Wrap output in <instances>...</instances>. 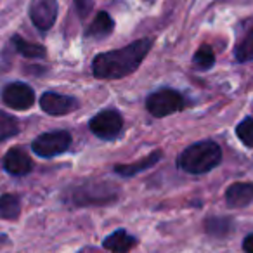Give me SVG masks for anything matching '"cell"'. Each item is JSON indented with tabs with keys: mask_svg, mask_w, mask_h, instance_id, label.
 <instances>
[{
	"mask_svg": "<svg viewBox=\"0 0 253 253\" xmlns=\"http://www.w3.org/2000/svg\"><path fill=\"white\" fill-rule=\"evenodd\" d=\"M153 47L151 39H139L122 49L97 54L92 61V73L99 80H118L134 73Z\"/></svg>",
	"mask_w": 253,
	"mask_h": 253,
	"instance_id": "1",
	"label": "cell"
},
{
	"mask_svg": "<svg viewBox=\"0 0 253 253\" xmlns=\"http://www.w3.org/2000/svg\"><path fill=\"white\" fill-rule=\"evenodd\" d=\"M120 191L109 182L99 180H85L80 184L70 186L63 194L64 203L71 207H101L118 201Z\"/></svg>",
	"mask_w": 253,
	"mask_h": 253,
	"instance_id": "2",
	"label": "cell"
},
{
	"mask_svg": "<svg viewBox=\"0 0 253 253\" xmlns=\"http://www.w3.org/2000/svg\"><path fill=\"white\" fill-rule=\"evenodd\" d=\"M222 162V149L213 141H200L186 148L177 158V167L182 172L203 175L218 167Z\"/></svg>",
	"mask_w": 253,
	"mask_h": 253,
	"instance_id": "3",
	"label": "cell"
},
{
	"mask_svg": "<svg viewBox=\"0 0 253 253\" xmlns=\"http://www.w3.org/2000/svg\"><path fill=\"white\" fill-rule=\"evenodd\" d=\"M146 108L155 118H165L173 113H179L186 108L182 94L173 88H158L156 92L148 95Z\"/></svg>",
	"mask_w": 253,
	"mask_h": 253,
	"instance_id": "4",
	"label": "cell"
},
{
	"mask_svg": "<svg viewBox=\"0 0 253 253\" xmlns=\"http://www.w3.org/2000/svg\"><path fill=\"white\" fill-rule=\"evenodd\" d=\"M71 146V134L68 130H52L40 134L32 142V149L40 158H54L63 155Z\"/></svg>",
	"mask_w": 253,
	"mask_h": 253,
	"instance_id": "5",
	"label": "cell"
},
{
	"mask_svg": "<svg viewBox=\"0 0 253 253\" xmlns=\"http://www.w3.org/2000/svg\"><path fill=\"white\" fill-rule=\"evenodd\" d=\"M88 128L102 141H115L123 130V118L116 109H104L88 122Z\"/></svg>",
	"mask_w": 253,
	"mask_h": 253,
	"instance_id": "6",
	"label": "cell"
},
{
	"mask_svg": "<svg viewBox=\"0 0 253 253\" xmlns=\"http://www.w3.org/2000/svg\"><path fill=\"white\" fill-rule=\"evenodd\" d=\"M2 101L9 108L25 111L35 104V92L30 85L23 84V82H12V84L5 85L2 90Z\"/></svg>",
	"mask_w": 253,
	"mask_h": 253,
	"instance_id": "7",
	"label": "cell"
},
{
	"mask_svg": "<svg viewBox=\"0 0 253 253\" xmlns=\"http://www.w3.org/2000/svg\"><path fill=\"white\" fill-rule=\"evenodd\" d=\"M30 18L40 32H49L57 19L56 0H33L30 5Z\"/></svg>",
	"mask_w": 253,
	"mask_h": 253,
	"instance_id": "8",
	"label": "cell"
},
{
	"mask_svg": "<svg viewBox=\"0 0 253 253\" xmlns=\"http://www.w3.org/2000/svg\"><path fill=\"white\" fill-rule=\"evenodd\" d=\"M78 99L71 97V95H63L57 92H45L40 97V108L42 111H45L47 115L52 116H61L68 115V113L78 109Z\"/></svg>",
	"mask_w": 253,
	"mask_h": 253,
	"instance_id": "9",
	"label": "cell"
},
{
	"mask_svg": "<svg viewBox=\"0 0 253 253\" xmlns=\"http://www.w3.org/2000/svg\"><path fill=\"white\" fill-rule=\"evenodd\" d=\"M4 169L7 170L11 175H16V177L28 175L33 169V162L23 149L12 148V149H9L4 156Z\"/></svg>",
	"mask_w": 253,
	"mask_h": 253,
	"instance_id": "10",
	"label": "cell"
},
{
	"mask_svg": "<svg viewBox=\"0 0 253 253\" xmlns=\"http://www.w3.org/2000/svg\"><path fill=\"white\" fill-rule=\"evenodd\" d=\"M229 208H245L253 203V182H234L225 191Z\"/></svg>",
	"mask_w": 253,
	"mask_h": 253,
	"instance_id": "11",
	"label": "cell"
},
{
	"mask_svg": "<svg viewBox=\"0 0 253 253\" xmlns=\"http://www.w3.org/2000/svg\"><path fill=\"white\" fill-rule=\"evenodd\" d=\"M137 245V238L125 231V229H118L102 241V248L108 250L111 253H128L132 248Z\"/></svg>",
	"mask_w": 253,
	"mask_h": 253,
	"instance_id": "12",
	"label": "cell"
},
{
	"mask_svg": "<svg viewBox=\"0 0 253 253\" xmlns=\"http://www.w3.org/2000/svg\"><path fill=\"white\" fill-rule=\"evenodd\" d=\"M162 156H163V153L158 149V151H153L151 155L144 156V158L139 160V162H135V163L116 165L115 167V172L118 173V175H122V177H134V175H137V173H141V172H144V170L155 167L156 163L162 160Z\"/></svg>",
	"mask_w": 253,
	"mask_h": 253,
	"instance_id": "13",
	"label": "cell"
},
{
	"mask_svg": "<svg viewBox=\"0 0 253 253\" xmlns=\"http://www.w3.org/2000/svg\"><path fill=\"white\" fill-rule=\"evenodd\" d=\"M115 30V21L111 19V16L108 12H97V16L94 18V21L90 23V26L85 32L87 39H94V40H101L109 37Z\"/></svg>",
	"mask_w": 253,
	"mask_h": 253,
	"instance_id": "14",
	"label": "cell"
},
{
	"mask_svg": "<svg viewBox=\"0 0 253 253\" xmlns=\"http://www.w3.org/2000/svg\"><path fill=\"white\" fill-rule=\"evenodd\" d=\"M232 220L229 217H210L205 222V231L213 238H225L232 232Z\"/></svg>",
	"mask_w": 253,
	"mask_h": 253,
	"instance_id": "15",
	"label": "cell"
},
{
	"mask_svg": "<svg viewBox=\"0 0 253 253\" xmlns=\"http://www.w3.org/2000/svg\"><path fill=\"white\" fill-rule=\"evenodd\" d=\"M12 43H14L16 50H18L21 56L28 57V59H42L45 57V49L39 43H33V42H28V40L21 39V37H12Z\"/></svg>",
	"mask_w": 253,
	"mask_h": 253,
	"instance_id": "16",
	"label": "cell"
},
{
	"mask_svg": "<svg viewBox=\"0 0 253 253\" xmlns=\"http://www.w3.org/2000/svg\"><path fill=\"white\" fill-rule=\"evenodd\" d=\"M21 213V201L16 194H4L0 198V217L5 220H16Z\"/></svg>",
	"mask_w": 253,
	"mask_h": 253,
	"instance_id": "17",
	"label": "cell"
},
{
	"mask_svg": "<svg viewBox=\"0 0 253 253\" xmlns=\"http://www.w3.org/2000/svg\"><path fill=\"white\" fill-rule=\"evenodd\" d=\"M19 132V123L14 116L7 115L5 111H0V142L14 137Z\"/></svg>",
	"mask_w": 253,
	"mask_h": 253,
	"instance_id": "18",
	"label": "cell"
},
{
	"mask_svg": "<svg viewBox=\"0 0 253 253\" xmlns=\"http://www.w3.org/2000/svg\"><path fill=\"white\" fill-rule=\"evenodd\" d=\"M193 64L198 70H210L215 64V54L210 45H201L193 57Z\"/></svg>",
	"mask_w": 253,
	"mask_h": 253,
	"instance_id": "19",
	"label": "cell"
},
{
	"mask_svg": "<svg viewBox=\"0 0 253 253\" xmlns=\"http://www.w3.org/2000/svg\"><path fill=\"white\" fill-rule=\"evenodd\" d=\"M236 59L239 63H246V61L253 59V30L238 43V47H236Z\"/></svg>",
	"mask_w": 253,
	"mask_h": 253,
	"instance_id": "20",
	"label": "cell"
},
{
	"mask_svg": "<svg viewBox=\"0 0 253 253\" xmlns=\"http://www.w3.org/2000/svg\"><path fill=\"white\" fill-rule=\"evenodd\" d=\"M236 135L246 148H253V118L248 116L238 126H236Z\"/></svg>",
	"mask_w": 253,
	"mask_h": 253,
	"instance_id": "21",
	"label": "cell"
},
{
	"mask_svg": "<svg viewBox=\"0 0 253 253\" xmlns=\"http://www.w3.org/2000/svg\"><path fill=\"white\" fill-rule=\"evenodd\" d=\"M75 9H77L80 19H85L92 11V5H94V0H73Z\"/></svg>",
	"mask_w": 253,
	"mask_h": 253,
	"instance_id": "22",
	"label": "cell"
},
{
	"mask_svg": "<svg viewBox=\"0 0 253 253\" xmlns=\"http://www.w3.org/2000/svg\"><path fill=\"white\" fill-rule=\"evenodd\" d=\"M243 250L245 253H253V234H248L243 241Z\"/></svg>",
	"mask_w": 253,
	"mask_h": 253,
	"instance_id": "23",
	"label": "cell"
}]
</instances>
